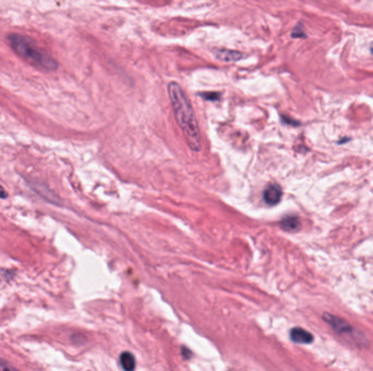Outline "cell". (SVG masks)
Instances as JSON below:
<instances>
[{"mask_svg":"<svg viewBox=\"0 0 373 371\" xmlns=\"http://www.w3.org/2000/svg\"><path fill=\"white\" fill-rule=\"evenodd\" d=\"M168 96L179 128L185 135L187 143L193 151L201 150V133L190 100L176 82L168 84Z\"/></svg>","mask_w":373,"mask_h":371,"instance_id":"obj_1","label":"cell"},{"mask_svg":"<svg viewBox=\"0 0 373 371\" xmlns=\"http://www.w3.org/2000/svg\"><path fill=\"white\" fill-rule=\"evenodd\" d=\"M8 41L12 49L19 56L37 69L54 71L58 68L56 60L47 55V52L38 48L36 44L28 37L19 35V34H10L8 36Z\"/></svg>","mask_w":373,"mask_h":371,"instance_id":"obj_2","label":"cell"},{"mask_svg":"<svg viewBox=\"0 0 373 371\" xmlns=\"http://www.w3.org/2000/svg\"><path fill=\"white\" fill-rule=\"evenodd\" d=\"M323 319L325 320L327 324L332 326L333 330L336 332V333L341 334V335H349L352 333V326L348 324L347 321H345L342 318H338V317L331 315V314H323Z\"/></svg>","mask_w":373,"mask_h":371,"instance_id":"obj_3","label":"cell"},{"mask_svg":"<svg viewBox=\"0 0 373 371\" xmlns=\"http://www.w3.org/2000/svg\"><path fill=\"white\" fill-rule=\"evenodd\" d=\"M282 196H283L282 188H280L279 185L276 183L269 184L263 192L264 202L268 205H270V206H275V205H277L280 202V199H282Z\"/></svg>","mask_w":373,"mask_h":371,"instance_id":"obj_4","label":"cell"},{"mask_svg":"<svg viewBox=\"0 0 373 371\" xmlns=\"http://www.w3.org/2000/svg\"><path fill=\"white\" fill-rule=\"evenodd\" d=\"M290 339L297 344H311L313 342V335L301 328H294L290 331Z\"/></svg>","mask_w":373,"mask_h":371,"instance_id":"obj_5","label":"cell"},{"mask_svg":"<svg viewBox=\"0 0 373 371\" xmlns=\"http://www.w3.org/2000/svg\"><path fill=\"white\" fill-rule=\"evenodd\" d=\"M280 227L283 230L287 232H297L301 228V222H300L299 218L296 216H289L284 218L280 221Z\"/></svg>","mask_w":373,"mask_h":371,"instance_id":"obj_6","label":"cell"},{"mask_svg":"<svg viewBox=\"0 0 373 371\" xmlns=\"http://www.w3.org/2000/svg\"><path fill=\"white\" fill-rule=\"evenodd\" d=\"M215 56L217 59H220L222 61L225 62H234L241 59L242 53L239 51H235V50H227V49H219L215 50Z\"/></svg>","mask_w":373,"mask_h":371,"instance_id":"obj_7","label":"cell"},{"mask_svg":"<svg viewBox=\"0 0 373 371\" xmlns=\"http://www.w3.org/2000/svg\"><path fill=\"white\" fill-rule=\"evenodd\" d=\"M120 365L124 370L132 371L135 368V358L130 351H124L120 355Z\"/></svg>","mask_w":373,"mask_h":371,"instance_id":"obj_8","label":"cell"},{"mask_svg":"<svg viewBox=\"0 0 373 371\" xmlns=\"http://www.w3.org/2000/svg\"><path fill=\"white\" fill-rule=\"evenodd\" d=\"M203 98L209 99V100H219L220 99V94L217 93H205V94H202Z\"/></svg>","mask_w":373,"mask_h":371,"instance_id":"obj_9","label":"cell"},{"mask_svg":"<svg viewBox=\"0 0 373 371\" xmlns=\"http://www.w3.org/2000/svg\"><path fill=\"white\" fill-rule=\"evenodd\" d=\"M8 197V193L6 192V191H4V189H3V187L1 186V185H0V198H7Z\"/></svg>","mask_w":373,"mask_h":371,"instance_id":"obj_10","label":"cell"},{"mask_svg":"<svg viewBox=\"0 0 373 371\" xmlns=\"http://www.w3.org/2000/svg\"><path fill=\"white\" fill-rule=\"evenodd\" d=\"M3 369H12V368L9 367V365H7L4 361L0 359V370H3Z\"/></svg>","mask_w":373,"mask_h":371,"instance_id":"obj_11","label":"cell"}]
</instances>
